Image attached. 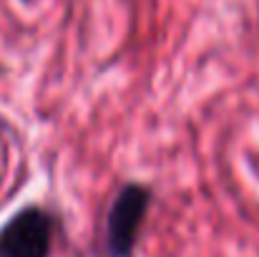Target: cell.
Instances as JSON below:
<instances>
[{
    "instance_id": "2",
    "label": "cell",
    "mask_w": 259,
    "mask_h": 257,
    "mask_svg": "<svg viewBox=\"0 0 259 257\" xmlns=\"http://www.w3.org/2000/svg\"><path fill=\"white\" fill-rule=\"evenodd\" d=\"M53 230V217L38 204L13 212L0 227V257H51Z\"/></svg>"
},
{
    "instance_id": "1",
    "label": "cell",
    "mask_w": 259,
    "mask_h": 257,
    "mask_svg": "<svg viewBox=\"0 0 259 257\" xmlns=\"http://www.w3.org/2000/svg\"><path fill=\"white\" fill-rule=\"evenodd\" d=\"M151 207V189L139 181L123 184L106 214V255L131 257L139 242L141 225Z\"/></svg>"
}]
</instances>
